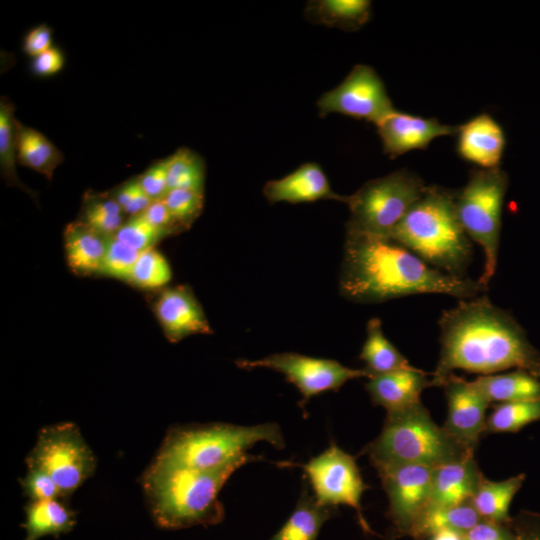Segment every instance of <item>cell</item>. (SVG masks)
Instances as JSON below:
<instances>
[{"label":"cell","instance_id":"cell-1","mask_svg":"<svg viewBox=\"0 0 540 540\" xmlns=\"http://www.w3.org/2000/svg\"><path fill=\"white\" fill-rule=\"evenodd\" d=\"M440 352L432 385L441 386L454 370L481 375L516 368L540 378V352L506 310L486 296L461 299L442 312Z\"/></svg>","mask_w":540,"mask_h":540},{"label":"cell","instance_id":"cell-2","mask_svg":"<svg viewBox=\"0 0 540 540\" xmlns=\"http://www.w3.org/2000/svg\"><path fill=\"white\" fill-rule=\"evenodd\" d=\"M339 288L356 303H378L416 294L476 297L487 287L447 274L390 237L346 232Z\"/></svg>","mask_w":540,"mask_h":540},{"label":"cell","instance_id":"cell-3","mask_svg":"<svg viewBox=\"0 0 540 540\" xmlns=\"http://www.w3.org/2000/svg\"><path fill=\"white\" fill-rule=\"evenodd\" d=\"M237 469L202 471L155 459L142 477L155 523L171 530L220 523L225 511L218 494Z\"/></svg>","mask_w":540,"mask_h":540},{"label":"cell","instance_id":"cell-4","mask_svg":"<svg viewBox=\"0 0 540 540\" xmlns=\"http://www.w3.org/2000/svg\"><path fill=\"white\" fill-rule=\"evenodd\" d=\"M455 192L427 186L388 237L429 265L456 277H467L473 247L457 217Z\"/></svg>","mask_w":540,"mask_h":540},{"label":"cell","instance_id":"cell-5","mask_svg":"<svg viewBox=\"0 0 540 540\" xmlns=\"http://www.w3.org/2000/svg\"><path fill=\"white\" fill-rule=\"evenodd\" d=\"M260 441L283 449L285 441L276 423L239 426L217 423L173 428L155 459L202 471L241 467L260 460L246 450Z\"/></svg>","mask_w":540,"mask_h":540},{"label":"cell","instance_id":"cell-6","mask_svg":"<svg viewBox=\"0 0 540 540\" xmlns=\"http://www.w3.org/2000/svg\"><path fill=\"white\" fill-rule=\"evenodd\" d=\"M364 453L375 467L415 464L437 467L473 456V452L438 426L421 402L387 412L380 434Z\"/></svg>","mask_w":540,"mask_h":540},{"label":"cell","instance_id":"cell-7","mask_svg":"<svg viewBox=\"0 0 540 540\" xmlns=\"http://www.w3.org/2000/svg\"><path fill=\"white\" fill-rule=\"evenodd\" d=\"M508 176L499 167L474 169L465 186L455 192V209L468 237L484 251V267L478 282L487 287L496 272L502 208Z\"/></svg>","mask_w":540,"mask_h":540},{"label":"cell","instance_id":"cell-8","mask_svg":"<svg viewBox=\"0 0 540 540\" xmlns=\"http://www.w3.org/2000/svg\"><path fill=\"white\" fill-rule=\"evenodd\" d=\"M426 187L416 173L407 169L367 181L348 196L346 232L388 237Z\"/></svg>","mask_w":540,"mask_h":540},{"label":"cell","instance_id":"cell-9","mask_svg":"<svg viewBox=\"0 0 540 540\" xmlns=\"http://www.w3.org/2000/svg\"><path fill=\"white\" fill-rule=\"evenodd\" d=\"M28 468L46 472L57 484L62 497L70 496L95 471L93 452L78 427L58 423L43 428L26 459Z\"/></svg>","mask_w":540,"mask_h":540},{"label":"cell","instance_id":"cell-10","mask_svg":"<svg viewBox=\"0 0 540 540\" xmlns=\"http://www.w3.org/2000/svg\"><path fill=\"white\" fill-rule=\"evenodd\" d=\"M312 487L315 500L327 507H352L365 532L371 533L361 508V497L368 486L363 481L355 458L334 442L316 457L300 465Z\"/></svg>","mask_w":540,"mask_h":540},{"label":"cell","instance_id":"cell-11","mask_svg":"<svg viewBox=\"0 0 540 540\" xmlns=\"http://www.w3.org/2000/svg\"><path fill=\"white\" fill-rule=\"evenodd\" d=\"M236 365L242 369L267 368L282 373L303 396L304 406L313 396L339 390L347 381L370 378L365 369L346 367L333 359L315 358L294 352L275 353L261 359H240Z\"/></svg>","mask_w":540,"mask_h":540},{"label":"cell","instance_id":"cell-12","mask_svg":"<svg viewBox=\"0 0 540 540\" xmlns=\"http://www.w3.org/2000/svg\"><path fill=\"white\" fill-rule=\"evenodd\" d=\"M317 107L322 117L340 113L375 125L396 110L380 76L365 64L355 65L337 87L323 93Z\"/></svg>","mask_w":540,"mask_h":540},{"label":"cell","instance_id":"cell-13","mask_svg":"<svg viewBox=\"0 0 540 540\" xmlns=\"http://www.w3.org/2000/svg\"><path fill=\"white\" fill-rule=\"evenodd\" d=\"M388 498V516L402 534L411 535L427 510L433 467L415 464L375 466Z\"/></svg>","mask_w":540,"mask_h":540},{"label":"cell","instance_id":"cell-14","mask_svg":"<svg viewBox=\"0 0 540 540\" xmlns=\"http://www.w3.org/2000/svg\"><path fill=\"white\" fill-rule=\"evenodd\" d=\"M447 400V417L443 428L459 443L474 452L485 433L486 410L490 402L472 381L449 375L443 382Z\"/></svg>","mask_w":540,"mask_h":540},{"label":"cell","instance_id":"cell-15","mask_svg":"<svg viewBox=\"0 0 540 540\" xmlns=\"http://www.w3.org/2000/svg\"><path fill=\"white\" fill-rule=\"evenodd\" d=\"M153 311L164 335L172 343L195 334L213 333L201 304L187 285L163 289L154 302Z\"/></svg>","mask_w":540,"mask_h":540},{"label":"cell","instance_id":"cell-16","mask_svg":"<svg viewBox=\"0 0 540 540\" xmlns=\"http://www.w3.org/2000/svg\"><path fill=\"white\" fill-rule=\"evenodd\" d=\"M376 127L383 152L390 158L412 150L426 149L435 138L456 135L459 129V126L443 124L436 118H423L397 110Z\"/></svg>","mask_w":540,"mask_h":540},{"label":"cell","instance_id":"cell-17","mask_svg":"<svg viewBox=\"0 0 540 540\" xmlns=\"http://www.w3.org/2000/svg\"><path fill=\"white\" fill-rule=\"evenodd\" d=\"M456 151L465 161L481 169L499 167L506 138L501 125L489 114H479L463 125L457 132Z\"/></svg>","mask_w":540,"mask_h":540},{"label":"cell","instance_id":"cell-18","mask_svg":"<svg viewBox=\"0 0 540 540\" xmlns=\"http://www.w3.org/2000/svg\"><path fill=\"white\" fill-rule=\"evenodd\" d=\"M263 194L270 203L297 204L327 199L348 201V196L332 190L323 169L314 162L302 164L283 178L268 181L263 187Z\"/></svg>","mask_w":540,"mask_h":540},{"label":"cell","instance_id":"cell-19","mask_svg":"<svg viewBox=\"0 0 540 540\" xmlns=\"http://www.w3.org/2000/svg\"><path fill=\"white\" fill-rule=\"evenodd\" d=\"M427 376L415 367L396 370L368 378L365 389L374 405L397 411L420 402L423 390L433 386Z\"/></svg>","mask_w":540,"mask_h":540},{"label":"cell","instance_id":"cell-20","mask_svg":"<svg viewBox=\"0 0 540 540\" xmlns=\"http://www.w3.org/2000/svg\"><path fill=\"white\" fill-rule=\"evenodd\" d=\"M482 476L473 456L435 467L427 509L469 501Z\"/></svg>","mask_w":540,"mask_h":540},{"label":"cell","instance_id":"cell-21","mask_svg":"<svg viewBox=\"0 0 540 540\" xmlns=\"http://www.w3.org/2000/svg\"><path fill=\"white\" fill-rule=\"evenodd\" d=\"M109 239L80 220L68 224L64 249L70 269L78 275L99 274Z\"/></svg>","mask_w":540,"mask_h":540},{"label":"cell","instance_id":"cell-22","mask_svg":"<svg viewBox=\"0 0 540 540\" xmlns=\"http://www.w3.org/2000/svg\"><path fill=\"white\" fill-rule=\"evenodd\" d=\"M472 383L490 403L540 400V378L524 370L481 375Z\"/></svg>","mask_w":540,"mask_h":540},{"label":"cell","instance_id":"cell-23","mask_svg":"<svg viewBox=\"0 0 540 540\" xmlns=\"http://www.w3.org/2000/svg\"><path fill=\"white\" fill-rule=\"evenodd\" d=\"M525 478L524 473L502 481H491L482 476L475 494L470 499L481 519L508 524L512 519L509 515L510 504Z\"/></svg>","mask_w":540,"mask_h":540},{"label":"cell","instance_id":"cell-24","mask_svg":"<svg viewBox=\"0 0 540 540\" xmlns=\"http://www.w3.org/2000/svg\"><path fill=\"white\" fill-rule=\"evenodd\" d=\"M306 18L316 24L347 31L360 29L371 17L368 0H312L305 7Z\"/></svg>","mask_w":540,"mask_h":540},{"label":"cell","instance_id":"cell-25","mask_svg":"<svg viewBox=\"0 0 540 540\" xmlns=\"http://www.w3.org/2000/svg\"><path fill=\"white\" fill-rule=\"evenodd\" d=\"M24 540L59 536L70 532L76 524L74 511L59 499L30 501L25 510Z\"/></svg>","mask_w":540,"mask_h":540},{"label":"cell","instance_id":"cell-26","mask_svg":"<svg viewBox=\"0 0 540 540\" xmlns=\"http://www.w3.org/2000/svg\"><path fill=\"white\" fill-rule=\"evenodd\" d=\"M336 508L319 504L306 488L292 514L270 540H316Z\"/></svg>","mask_w":540,"mask_h":540},{"label":"cell","instance_id":"cell-27","mask_svg":"<svg viewBox=\"0 0 540 540\" xmlns=\"http://www.w3.org/2000/svg\"><path fill=\"white\" fill-rule=\"evenodd\" d=\"M17 162L48 180L64 160L62 152L39 131L22 125L19 121L16 133Z\"/></svg>","mask_w":540,"mask_h":540},{"label":"cell","instance_id":"cell-28","mask_svg":"<svg viewBox=\"0 0 540 540\" xmlns=\"http://www.w3.org/2000/svg\"><path fill=\"white\" fill-rule=\"evenodd\" d=\"M359 358L365 363L364 369L371 377L413 367L385 337L382 323L376 317L367 322L366 339Z\"/></svg>","mask_w":540,"mask_h":540},{"label":"cell","instance_id":"cell-29","mask_svg":"<svg viewBox=\"0 0 540 540\" xmlns=\"http://www.w3.org/2000/svg\"><path fill=\"white\" fill-rule=\"evenodd\" d=\"M481 520L470 500L454 506L430 508L423 513L411 536L427 538L435 532L446 529L465 534Z\"/></svg>","mask_w":540,"mask_h":540},{"label":"cell","instance_id":"cell-30","mask_svg":"<svg viewBox=\"0 0 540 540\" xmlns=\"http://www.w3.org/2000/svg\"><path fill=\"white\" fill-rule=\"evenodd\" d=\"M18 120L14 117V105L7 97L0 100V169L4 181L34 195L24 186L16 173V133Z\"/></svg>","mask_w":540,"mask_h":540},{"label":"cell","instance_id":"cell-31","mask_svg":"<svg viewBox=\"0 0 540 540\" xmlns=\"http://www.w3.org/2000/svg\"><path fill=\"white\" fill-rule=\"evenodd\" d=\"M540 420V400L498 403L487 417L485 433H514Z\"/></svg>","mask_w":540,"mask_h":540},{"label":"cell","instance_id":"cell-32","mask_svg":"<svg viewBox=\"0 0 540 540\" xmlns=\"http://www.w3.org/2000/svg\"><path fill=\"white\" fill-rule=\"evenodd\" d=\"M167 162L169 190L188 189L204 192L205 163L199 154L189 148H179L167 158Z\"/></svg>","mask_w":540,"mask_h":540},{"label":"cell","instance_id":"cell-33","mask_svg":"<svg viewBox=\"0 0 540 540\" xmlns=\"http://www.w3.org/2000/svg\"><path fill=\"white\" fill-rule=\"evenodd\" d=\"M123 210L112 195L86 196L80 221L100 234L113 237L124 224Z\"/></svg>","mask_w":540,"mask_h":540},{"label":"cell","instance_id":"cell-34","mask_svg":"<svg viewBox=\"0 0 540 540\" xmlns=\"http://www.w3.org/2000/svg\"><path fill=\"white\" fill-rule=\"evenodd\" d=\"M172 278L167 259L155 248L140 253L128 283L146 290L166 286Z\"/></svg>","mask_w":540,"mask_h":540},{"label":"cell","instance_id":"cell-35","mask_svg":"<svg viewBox=\"0 0 540 540\" xmlns=\"http://www.w3.org/2000/svg\"><path fill=\"white\" fill-rule=\"evenodd\" d=\"M163 200L176 222L183 230H187L203 210L204 192L171 189Z\"/></svg>","mask_w":540,"mask_h":540},{"label":"cell","instance_id":"cell-36","mask_svg":"<svg viewBox=\"0 0 540 540\" xmlns=\"http://www.w3.org/2000/svg\"><path fill=\"white\" fill-rule=\"evenodd\" d=\"M114 237L134 250L143 252L155 248L154 246L167 235L140 214L125 220Z\"/></svg>","mask_w":540,"mask_h":540},{"label":"cell","instance_id":"cell-37","mask_svg":"<svg viewBox=\"0 0 540 540\" xmlns=\"http://www.w3.org/2000/svg\"><path fill=\"white\" fill-rule=\"evenodd\" d=\"M140 253L110 237L99 275L128 282Z\"/></svg>","mask_w":540,"mask_h":540},{"label":"cell","instance_id":"cell-38","mask_svg":"<svg viewBox=\"0 0 540 540\" xmlns=\"http://www.w3.org/2000/svg\"><path fill=\"white\" fill-rule=\"evenodd\" d=\"M21 484L31 501L63 498L57 484L43 470L28 468V472L21 480Z\"/></svg>","mask_w":540,"mask_h":540},{"label":"cell","instance_id":"cell-39","mask_svg":"<svg viewBox=\"0 0 540 540\" xmlns=\"http://www.w3.org/2000/svg\"><path fill=\"white\" fill-rule=\"evenodd\" d=\"M125 214H142L153 201L145 193L137 178L130 179L116 189L112 195Z\"/></svg>","mask_w":540,"mask_h":540},{"label":"cell","instance_id":"cell-40","mask_svg":"<svg viewBox=\"0 0 540 540\" xmlns=\"http://www.w3.org/2000/svg\"><path fill=\"white\" fill-rule=\"evenodd\" d=\"M137 179L151 200L163 199L169 190L167 158L152 164Z\"/></svg>","mask_w":540,"mask_h":540},{"label":"cell","instance_id":"cell-41","mask_svg":"<svg viewBox=\"0 0 540 540\" xmlns=\"http://www.w3.org/2000/svg\"><path fill=\"white\" fill-rule=\"evenodd\" d=\"M142 215L154 227L166 234L167 237L183 231L163 199L153 200Z\"/></svg>","mask_w":540,"mask_h":540},{"label":"cell","instance_id":"cell-42","mask_svg":"<svg viewBox=\"0 0 540 540\" xmlns=\"http://www.w3.org/2000/svg\"><path fill=\"white\" fill-rule=\"evenodd\" d=\"M466 540H516L508 524L481 520L464 534Z\"/></svg>","mask_w":540,"mask_h":540},{"label":"cell","instance_id":"cell-43","mask_svg":"<svg viewBox=\"0 0 540 540\" xmlns=\"http://www.w3.org/2000/svg\"><path fill=\"white\" fill-rule=\"evenodd\" d=\"M64 63L63 52L56 47H51L40 55L33 57L31 70L37 76L49 77L59 73L63 69Z\"/></svg>","mask_w":540,"mask_h":540},{"label":"cell","instance_id":"cell-44","mask_svg":"<svg viewBox=\"0 0 540 540\" xmlns=\"http://www.w3.org/2000/svg\"><path fill=\"white\" fill-rule=\"evenodd\" d=\"M509 526L516 540H540V514L522 511L511 519Z\"/></svg>","mask_w":540,"mask_h":540},{"label":"cell","instance_id":"cell-45","mask_svg":"<svg viewBox=\"0 0 540 540\" xmlns=\"http://www.w3.org/2000/svg\"><path fill=\"white\" fill-rule=\"evenodd\" d=\"M52 33V29L46 24L34 27L24 37L23 51L32 57L47 51L53 47Z\"/></svg>","mask_w":540,"mask_h":540},{"label":"cell","instance_id":"cell-46","mask_svg":"<svg viewBox=\"0 0 540 540\" xmlns=\"http://www.w3.org/2000/svg\"><path fill=\"white\" fill-rule=\"evenodd\" d=\"M427 540H465V538L463 533L446 529L431 534Z\"/></svg>","mask_w":540,"mask_h":540},{"label":"cell","instance_id":"cell-47","mask_svg":"<svg viewBox=\"0 0 540 540\" xmlns=\"http://www.w3.org/2000/svg\"><path fill=\"white\" fill-rule=\"evenodd\" d=\"M387 540H395L394 535L389 536Z\"/></svg>","mask_w":540,"mask_h":540},{"label":"cell","instance_id":"cell-48","mask_svg":"<svg viewBox=\"0 0 540 540\" xmlns=\"http://www.w3.org/2000/svg\"><path fill=\"white\" fill-rule=\"evenodd\" d=\"M465 538V537H464ZM466 540V539H465Z\"/></svg>","mask_w":540,"mask_h":540}]
</instances>
